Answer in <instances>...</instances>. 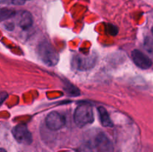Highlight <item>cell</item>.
Returning a JSON list of instances; mask_svg holds the SVG:
<instances>
[{
    "label": "cell",
    "instance_id": "cell-1",
    "mask_svg": "<svg viewBox=\"0 0 153 152\" xmlns=\"http://www.w3.org/2000/svg\"><path fill=\"white\" fill-rule=\"evenodd\" d=\"M37 52L41 61L49 66H54L59 61V55L57 51L50 43L46 40L40 43Z\"/></svg>",
    "mask_w": 153,
    "mask_h": 152
},
{
    "label": "cell",
    "instance_id": "cell-9",
    "mask_svg": "<svg viewBox=\"0 0 153 152\" xmlns=\"http://www.w3.org/2000/svg\"><path fill=\"white\" fill-rule=\"evenodd\" d=\"M99 116H100V122H101L102 125L106 128H112L114 126V124L111 119L110 116L106 110V109L103 107H100L98 108Z\"/></svg>",
    "mask_w": 153,
    "mask_h": 152
},
{
    "label": "cell",
    "instance_id": "cell-2",
    "mask_svg": "<svg viewBox=\"0 0 153 152\" xmlns=\"http://www.w3.org/2000/svg\"><path fill=\"white\" fill-rule=\"evenodd\" d=\"M94 120L93 107L89 104H80L76 109L74 113V121L76 125L79 128H82L91 124Z\"/></svg>",
    "mask_w": 153,
    "mask_h": 152
},
{
    "label": "cell",
    "instance_id": "cell-6",
    "mask_svg": "<svg viewBox=\"0 0 153 152\" xmlns=\"http://www.w3.org/2000/svg\"><path fill=\"white\" fill-rule=\"evenodd\" d=\"M131 58H132L133 62L135 63V65L137 67L142 69H147L150 68L152 66V60L143 53L140 52V50H133L131 52Z\"/></svg>",
    "mask_w": 153,
    "mask_h": 152
},
{
    "label": "cell",
    "instance_id": "cell-4",
    "mask_svg": "<svg viewBox=\"0 0 153 152\" xmlns=\"http://www.w3.org/2000/svg\"><path fill=\"white\" fill-rule=\"evenodd\" d=\"M66 119L64 116L58 112H51L46 118V126L52 131H58L65 125Z\"/></svg>",
    "mask_w": 153,
    "mask_h": 152
},
{
    "label": "cell",
    "instance_id": "cell-11",
    "mask_svg": "<svg viewBox=\"0 0 153 152\" xmlns=\"http://www.w3.org/2000/svg\"><path fill=\"white\" fill-rule=\"evenodd\" d=\"M16 14V12L13 10L7 8H1V13H0V17H1V21L7 20V19H10L13 17Z\"/></svg>",
    "mask_w": 153,
    "mask_h": 152
},
{
    "label": "cell",
    "instance_id": "cell-14",
    "mask_svg": "<svg viewBox=\"0 0 153 152\" xmlns=\"http://www.w3.org/2000/svg\"><path fill=\"white\" fill-rule=\"evenodd\" d=\"M0 152H7L5 150H4V148H1V150H0Z\"/></svg>",
    "mask_w": 153,
    "mask_h": 152
},
{
    "label": "cell",
    "instance_id": "cell-8",
    "mask_svg": "<svg viewBox=\"0 0 153 152\" xmlns=\"http://www.w3.org/2000/svg\"><path fill=\"white\" fill-rule=\"evenodd\" d=\"M18 25L22 29L27 30L31 27L33 24V17L31 13L26 10H22L18 13Z\"/></svg>",
    "mask_w": 153,
    "mask_h": 152
},
{
    "label": "cell",
    "instance_id": "cell-3",
    "mask_svg": "<svg viewBox=\"0 0 153 152\" xmlns=\"http://www.w3.org/2000/svg\"><path fill=\"white\" fill-rule=\"evenodd\" d=\"M12 134L17 142L23 145H30L32 142V135L25 125H18L12 129Z\"/></svg>",
    "mask_w": 153,
    "mask_h": 152
},
{
    "label": "cell",
    "instance_id": "cell-12",
    "mask_svg": "<svg viewBox=\"0 0 153 152\" xmlns=\"http://www.w3.org/2000/svg\"><path fill=\"white\" fill-rule=\"evenodd\" d=\"M76 152H94V148H93L92 145L90 142H85L81 145L78 149L76 150Z\"/></svg>",
    "mask_w": 153,
    "mask_h": 152
},
{
    "label": "cell",
    "instance_id": "cell-10",
    "mask_svg": "<svg viewBox=\"0 0 153 152\" xmlns=\"http://www.w3.org/2000/svg\"><path fill=\"white\" fill-rule=\"evenodd\" d=\"M143 47L148 55H150L151 58H153V38L150 37H146L143 42Z\"/></svg>",
    "mask_w": 153,
    "mask_h": 152
},
{
    "label": "cell",
    "instance_id": "cell-15",
    "mask_svg": "<svg viewBox=\"0 0 153 152\" xmlns=\"http://www.w3.org/2000/svg\"><path fill=\"white\" fill-rule=\"evenodd\" d=\"M152 34H153V26H152Z\"/></svg>",
    "mask_w": 153,
    "mask_h": 152
},
{
    "label": "cell",
    "instance_id": "cell-5",
    "mask_svg": "<svg viewBox=\"0 0 153 152\" xmlns=\"http://www.w3.org/2000/svg\"><path fill=\"white\" fill-rule=\"evenodd\" d=\"M95 147L97 152H114L113 143L104 133H100L97 136Z\"/></svg>",
    "mask_w": 153,
    "mask_h": 152
},
{
    "label": "cell",
    "instance_id": "cell-7",
    "mask_svg": "<svg viewBox=\"0 0 153 152\" xmlns=\"http://www.w3.org/2000/svg\"><path fill=\"white\" fill-rule=\"evenodd\" d=\"M96 58L94 57L77 56L73 60V65L79 70H85L91 69L95 65Z\"/></svg>",
    "mask_w": 153,
    "mask_h": 152
},
{
    "label": "cell",
    "instance_id": "cell-13",
    "mask_svg": "<svg viewBox=\"0 0 153 152\" xmlns=\"http://www.w3.org/2000/svg\"><path fill=\"white\" fill-rule=\"evenodd\" d=\"M1 4H14V5H22L25 3L26 0H0Z\"/></svg>",
    "mask_w": 153,
    "mask_h": 152
}]
</instances>
